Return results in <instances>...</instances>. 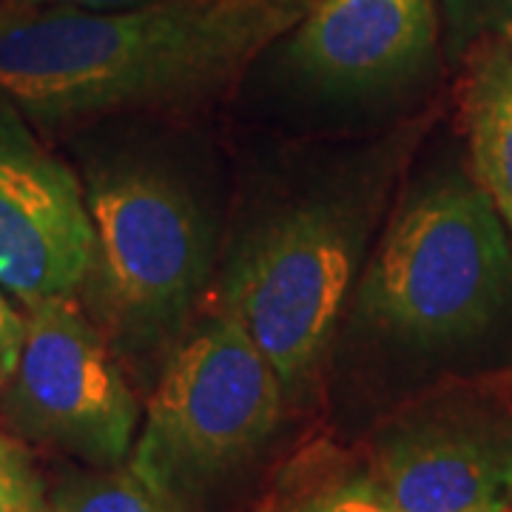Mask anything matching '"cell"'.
<instances>
[{
	"mask_svg": "<svg viewBox=\"0 0 512 512\" xmlns=\"http://www.w3.org/2000/svg\"><path fill=\"white\" fill-rule=\"evenodd\" d=\"M308 9V0L29 9L0 32V106L40 126L183 106L225 89Z\"/></svg>",
	"mask_w": 512,
	"mask_h": 512,
	"instance_id": "obj_1",
	"label": "cell"
},
{
	"mask_svg": "<svg viewBox=\"0 0 512 512\" xmlns=\"http://www.w3.org/2000/svg\"><path fill=\"white\" fill-rule=\"evenodd\" d=\"M282 396L274 365L222 313L165 356L128 470L171 510H188L268 444Z\"/></svg>",
	"mask_w": 512,
	"mask_h": 512,
	"instance_id": "obj_2",
	"label": "cell"
},
{
	"mask_svg": "<svg viewBox=\"0 0 512 512\" xmlns=\"http://www.w3.org/2000/svg\"><path fill=\"white\" fill-rule=\"evenodd\" d=\"M512 237L481 185L447 177L402 208L359 288V313L387 336L458 342L501 311Z\"/></svg>",
	"mask_w": 512,
	"mask_h": 512,
	"instance_id": "obj_3",
	"label": "cell"
},
{
	"mask_svg": "<svg viewBox=\"0 0 512 512\" xmlns=\"http://www.w3.org/2000/svg\"><path fill=\"white\" fill-rule=\"evenodd\" d=\"M97 305L134 356L174 342L205 282L208 234L197 205L154 168H114L89 188Z\"/></svg>",
	"mask_w": 512,
	"mask_h": 512,
	"instance_id": "obj_4",
	"label": "cell"
},
{
	"mask_svg": "<svg viewBox=\"0 0 512 512\" xmlns=\"http://www.w3.org/2000/svg\"><path fill=\"white\" fill-rule=\"evenodd\" d=\"M353 274V231L330 208H291L242 242L222 285L225 313L265 353L285 390L322 359Z\"/></svg>",
	"mask_w": 512,
	"mask_h": 512,
	"instance_id": "obj_5",
	"label": "cell"
},
{
	"mask_svg": "<svg viewBox=\"0 0 512 512\" xmlns=\"http://www.w3.org/2000/svg\"><path fill=\"white\" fill-rule=\"evenodd\" d=\"M0 407L20 439L94 467L123 464L140 430V404L106 336L69 299L29 305Z\"/></svg>",
	"mask_w": 512,
	"mask_h": 512,
	"instance_id": "obj_6",
	"label": "cell"
},
{
	"mask_svg": "<svg viewBox=\"0 0 512 512\" xmlns=\"http://www.w3.org/2000/svg\"><path fill=\"white\" fill-rule=\"evenodd\" d=\"M94 251L92 211L74 174L0 106V288L26 305L72 299Z\"/></svg>",
	"mask_w": 512,
	"mask_h": 512,
	"instance_id": "obj_7",
	"label": "cell"
},
{
	"mask_svg": "<svg viewBox=\"0 0 512 512\" xmlns=\"http://www.w3.org/2000/svg\"><path fill=\"white\" fill-rule=\"evenodd\" d=\"M367 467L396 512H512V416L413 410L376 436Z\"/></svg>",
	"mask_w": 512,
	"mask_h": 512,
	"instance_id": "obj_8",
	"label": "cell"
},
{
	"mask_svg": "<svg viewBox=\"0 0 512 512\" xmlns=\"http://www.w3.org/2000/svg\"><path fill=\"white\" fill-rule=\"evenodd\" d=\"M436 32L433 0H319L296 23L288 60L322 89H387L430 60Z\"/></svg>",
	"mask_w": 512,
	"mask_h": 512,
	"instance_id": "obj_9",
	"label": "cell"
},
{
	"mask_svg": "<svg viewBox=\"0 0 512 512\" xmlns=\"http://www.w3.org/2000/svg\"><path fill=\"white\" fill-rule=\"evenodd\" d=\"M464 120L478 185L512 237V52L504 43L478 52L464 89Z\"/></svg>",
	"mask_w": 512,
	"mask_h": 512,
	"instance_id": "obj_10",
	"label": "cell"
},
{
	"mask_svg": "<svg viewBox=\"0 0 512 512\" xmlns=\"http://www.w3.org/2000/svg\"><path fill=\"white\" fill-rule=\"evenodd\" d=\"M259 512H396L370 467H308L259 507Z\"/></svg>",
	"mask_w": 512,
	"mask_h": 512,
	"instance_id": "obj_11",
	"label": "cell"
},
{
	"mask_svg": "<svg viewBox=\"0 0 512 512\" xmlns=\"http://www.w3.org/2000/svg\"><path fill=\"white\" fill-rule=\"evenodd\" d=\"M49 512H174L131 470L103 467L57 487Z\"/></svg>",
	"mask_w": 512,
	"mask_h": 512,
	"instance_id": "obj_12",
	"label": "cell"
},
{
	"mask_svg": "<svg viewBox=\"0 0 512 512\" xmlns=\"http://www.w3.org/2000/svg\"><path fill=\"white\" fill-rule=\"evenodd\" d=\"M0 512H49L43 478L32 458L6 436H0Z\"/></svg>",
	"mask_w": 512,
	"mask_h": 512,
	"instance_id": "obj_13",
	"label": "cell"
},
{
	"mask_svg": "<svg viewBox=\"0 0 512 512\" xmlns=\"http://www.w3.org/2000/svg\"><path fill=\"white\" fill-rule=\"evenodd\" d=\"M450 23L461 40L481 35V32H498L504 23L512 20V0H444Z\"/></svg>",
	"mask_w": 512,
	"mask_h": 512,
	"instance_id": "obj_14",
	"label": "cell"
},
{
	"mask_svg": "<svg viewBox=\"0 0 512 512\" xmlns=\"http://www.w3.org/2000/svg\"><path fill=\"white\" fill-rule=\"evenodd\" d=\"M23 333H26V316H20L6 296L0 293V390L12 379L15 365H18L20 345H23Z\"/></svg>",
	"mask_w": 512,
	"mask_h": 512,
	"instance_id": "obj_15",
	"label": "cell"
},
{
	"mask_svg": "<svg viewBox=\"0 0 512 512\" xmlns=\"http://www.w3.org/2000/svg\"><path fill=\"white\" fill-rule=\"evenodd\" d=\"M35 9H52V6H66V9H86V12H120V9H137L154 0H18Z\"/></svg>",
	"mask_w": 512,
	"mask_h": 512,
	"instance_id": "obj_16",
	"label": "cell"
},
{
	"mask_svg": "<svg viewBox=\"0 0 512 512\" xmlns=\"http://www.w3.org/2000/svg\"><path fill=\"white\" fill-rule=\"evenodd\" d=\"M29 9H35V6H26V3H18V0H0V32L6 26H12L15 20L23 18Z\"/></svg>",
	"mask_w": 512,
	"mask_h": 512,
	"instance_id": "obj_17",
	"label": "cell"
},
{
	"mask_svg": "<svg viewBox=\"0 0 512 512\" xmlns=\"http://www.w3.org/2000/svg\"><path fill=\"white\" fill-rule=\"evenodd\" d=\"M498 35H501V43H504V46H507V49L512 52V20L510 23H504V26L498 29Z\"/></svg>",
	"mask_w": 512,
	"mask_h": 512,
	"instance_id": "obj_18",
	"label": "cell"
}]
</instances>
